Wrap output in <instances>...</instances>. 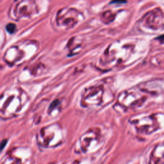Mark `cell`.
Listing matches in <instances>:
<instances>
[{"instance_id":"obj_1","label":"cell","mask_w":164,"mask_h":164,"mask_svg":"<svg viewBox=\"0 0 164 164\" xmlns=\"http://www.w3.org/2000/svg\"><path fill=\"white\" fill-rule=\"evenodd\" d=\"M152 156V164H163L164 163V145L156 147Z\"/></svg>"},{"instance_id":"obj_2","label":"cell","mask_w":164,"mask_h":164,"mask_svg":"<svg viewBox=\"0 0 164 164\" xmlns=\"http://www.w3.org/2000/svg\"><path fill=\"white\" fill-rule=\"evenodd\" d=\"M7 30L9 33H12L14 32L15 30H16V26H15V25L12 24V23L9 24L7 26Z\"/></svg>"},{"instance_id":"obj_3","label":"cell","mask_w":164,"mask_h":164,"mask_svg":"<svg viewBox=\"0 0 164 164\" xmlns=\"http://www.w3.org/2000/svg\"><path fill=\"white\" fill-rule=\"evenodd\" d=\"M157 39L160 40V41L163 42V41H164V35H162L159 36V37L157 38Z\"/></svg>"}]
</instances>
